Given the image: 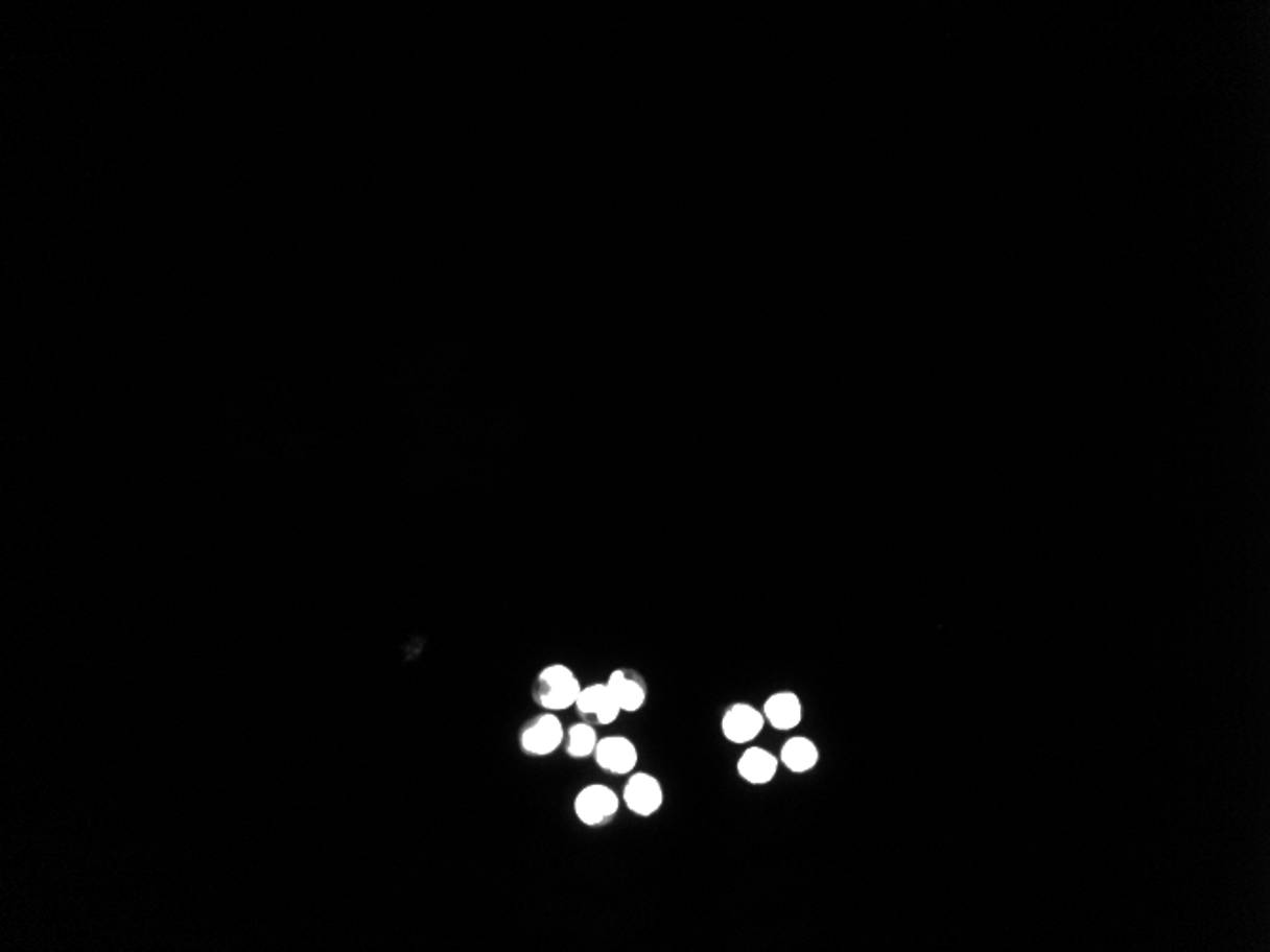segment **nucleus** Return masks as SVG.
Returning <instances> with one entry per match:
<instances>
[{"label":"nucleus","mask_w":1270,"mask_h":952,"mask_svg":"<svg viewBox=\"0 0 1270 952\" xmlns=\"http://www.w3.org/2000/svg\"><path fill=\"white\" fill-rule=\"evenodd\" d=\"M593 757L605 772H611L614 776L632 772L639 761L634 741L628 740L625 736H607L604 740L597 741Z\"/></svg>","instance_id":"6"},{"label":"nucleus","mask_w":1270,"mask_h":952,"mask_svg":"<svg viewBox=\"0 0 1270 952\" xmlns=\"http://www.w3.org/2000/svg\"><path fill=\"white\" fill-rule=\"evenodd\" d=\"M574 708L579 709L584 719L592 717L599 724H613L622 713L607 683H593L590 687H583Z\"/></svg>","instance_id":"7"},{"label":"nucleus","mask_w":1270,"mask_h":952,"mask_svg":"<svg viewBox=\"0 0 1270 952\" xmlns=\"http://www.w3.org/2000/svg\"><path fill=\"white\" fill-rule=\"evenodd\" d=\"M765 722L767 720L759 709L753 708L750 704H734L725 711L723 720H721V731L731 743L742 745V743L755 740L761 734Z\"/></svg>","instance_id":"5"},{"label":"nucleus","mask_w":1270,"mask_h":952,"mask_svg":"<svg viewBox=\"0 0 1270 952\" xmlns=\"http://www.w3.org/2000/svg\"><path fill=\"white\" fill-rule=\"evenodd\" d=\"M765 720L776 731H794L803 720V701L790 690L776 692L762 706Z\"/></svg>","instance_id":"9"},{"label":"nucleus","mask_w":1270,"mask_h":952,"mask_svg":"<svg viewBox=\"0 0 1270 952\" xmlns=\"http://www.w3.org/2000/svg\"><path fill=\"white\" fill-rule=\"evenodd\" d=\"M738 773L742 780H746L752 785H765V783L773 782L774 776L778 772V759L773 753L762 749V747H750L746 749L738 761Z\"/></svg>","instance_id":"10"},{"label":"nucleus","mask_w":1270,"mask_h":952,"mask_svg":"<svg viewBox=\"0 0 1270 952\" xmlns=\"http://www.w3.org/2000/svg\"><path fill=\"white\" fill-rule=\"evenodd\" d=\"M581 690L583 685L571 667L551 664L539 673L535 685V698L544 709L565 711L574 708Z\"/></svg>","instance_id":"1"},{"label":"nucleus","mask_w":1270,"mask_h":952,"mask_svg":"<svg viewBox=\"0 0 1270 952\" xmlns=\"http://www.w3.org/2000/svg\"><path fill=\"white\" fill-rule=\"evenodd\" d=\"M818 759H820V752H818L815 741L803 738V736L785 741L782 752H780V761L783 766L794 773L810 772L818 764Z\"/></svg>","instance_id":"11"},{"label":"nucleus","mask_w":1270,"mask_h":952,"mask_svg":"<svg viewBox=\"0 0 1270 952\" xmlns=\"http://www.w3.org/2000/svg\"><path fill=\"white\" fill-rule=\"evenodd\" d=\"M607 687L613 692L622 713H635L645 706V681L632 669H614L607 679Z\"/></svg>","instance_id":"8"},{"label":"nucleus","mask_w":1270,"mask_h":952,"mask_svg":"<svg viewBox=\"0 0 1270 952\" xmlns=\"http://www.w3.org/2000/svg\"><path fill=\"white\" fill-rule=\"evenodd\" d=\"M620 799L607 785H588L574 799V814L584 826H604L618 812Z\"/></svg>","instance_id":"2"},{"label":"nucleus","mask_w":1270,"mask_h":952,"mask_svg":"<svg viewBox=\"0 0 1270 952\" xmlns=\"http://www.w3.org/2000/svg\"><path fill=\"white\" fill-rule=\"evenodd\" d=\"M563 740H565V732H563L562 722L551 713L540 715L525 727V731L521 732L523 752L537 755V757L551 755L562 745Z\"/></svg>","instance_id":"4"},{"label":"nucleus","mask_w":1270,"mask_h":952,"mask_svg":"<svg viewBox=\"0 0 1270 952\" xmlns=\"http://www.w3.org/2000/svg\"><path fill=\"white\" fill-rule=\"evenodd\" d=\"M567 755L572 759H586L595 752L597 734L590 722H579L567 732Z\"/></svg>","instance_id":"12"},{"label":"nucleus","mask_w":1270,"mask_h":952,"mask_svg":"<svg viewBox=\"0 0 1270 952\" xmlns=\"http://www.w3.org/2000/svg\"><path fill=\"white\" fill-rule=\"evenodd\" d=\"M625 805L630 812L641 817L657 814L664 803V789L655 776L637 772L628 780L625 787Z\"/></svg>","instance_id":"3"}]
</instances>
